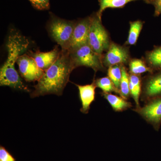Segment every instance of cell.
<instances>
[{
	"mask_svg": "<svg viewBox=\"0 0 161 161\" xmlns=\"http://www.w3.org/2000/svg\"><path fill=\"white\" fill-rule=\"evenodd\" d=\"M75 69L69 51L61 50L56 61L45 70L31 94L32 98L54 94L60 96L69 81L70 75Z\"/></svg>",
	"mask_w": 161,
	"mask_h": 161,
	"instance_id": "cell-1",
	"label": "cell"
},
{
	"mask_svg": "<svg viewBox=\"0 0 161 161\" xmlns=\"http://www.w3.org/2000/svg\"><path fill=\"white\" fill-rule=\"evenodd\" d=\"M6 43L8 56L0 70V85L29 92L15 69V64L20 54L27 49L29 41L19 33L15 32L9 35Z\"/></svg>",
	"mask_w": 161,
	"mask_h": 161,
	"instance_id": "cell-2",
	"label": "cell"
},
{
	"mask_svg": "<svg viewBox=\"0 0 161 161\" xmlns=\"http://www.w3.org/2000/svg\"><path fill=\"white\" fill-rule=\"evenodd\" d=\"M69 52L74 68L84 66L91 68L95 72L106 70L103 63V56L94 51L88 43Z\"/></svg>",
	"mask_w": 161,
	"mask_h": 161,
	"instance_id": "cell-3",
	"label": "cell"
},
{
	"mask_svg": "<svg viewBox=\"0 0 161 161\" xmlns=\"http://www.w3.org/2000/svg\"><path fill=\"white\" fill-rule=\"evenodd\" d=\"M90 17L88 44L94 51L103 56V54L108 49L112 42L109 35L97 13Z\"/></svg>",
	"mask_w": 161,
	"mask_h": 161,
	"instance_id": "cell-4",
	"label": "cell"
},
{
	"mask_svg": "<svg viewBox=\"0 0 161 161\" xmlns=\"http://www.w3.org/2000/svg\"><path fill=\"white\" fill-rule=\"evenodd\" d=\"M76 23L61 19H55L51 22L49 31L52 37L61 47L68 51Z\"/></svg>",
	"mask_w": 161,
	"mask_h": 161,
	"instance_id": "cell-5",
	"label": "cell"
},
{
	"mask_svg": "<svg viewBox=\"0 0 161 161\" xmlns=\"http://www.w3.org/2000/svg\"><path fill=\"white\" fill-rule=\"evenodd\" d=\"M148 124L158 131L161 125V96L151 99L143 106L132 109Z\"/></svg>",
	"mask_w": 161,
	"mask_h": 161,
	"instance_id": "cell-6",
	"label": "cell"
},
{
	"mask_svg": "<svg viewBox=\"0 0 161 161\" xmlns=\"http://www.w3.org/2000/svg\"><path fill=\"white\" fill-rule=\"evenodd\" d=\"M161 96V69L153 71L142 78L140 99L145 103Z\"/></svg>",
	"mask_w": 161,
	"mask_h": 161,
	"instance_id": "cell-7",
	"label": "cell"
},
{
	"mask_svg": "<svg viewBox=\"0 0 161 161\" xmlns=\"http://www.w3.org/2000/svg\"><path fill=\"white\" fill-rule=\"evenodd\" d=\"M129 47L111 42L108 49L103 56L104 66L108 68L115 65L129 64L131 60Z\"/></svg>",
	"mask_w": 161,
	"mask_h": 161,
	"instance_id": "cell-8",
	"label": "cell"
},
{
	"mask_svg": "<svg viewBox=\"0 0 161 161\" xmlns=\"http://www.w3.org/2000/svg\"><path fill=\"white\" fill-rule=\"evenodd\" d=\"M17 63L21 76L28 82L38 81L43 76L44 71L40 68L31 56L21 55Z\"/></svg>",
	"mask_w": 161,
	"mask_h": 161,
	"instance_id": "cell-9",
	"label": "cell"
},
{
	"mask_svg": "<svg viewBox=\"0 0 161 161\" xmlns=\"http://www.w3.org/2000/svg\"><path fill=\"white\" fill-rule=\"evenodd\" d=\"M90 23L91 17L81 20L76 23L68 51H71L88 43Z\"/></svg>",
	"mask_w": 161,
	"mask_h": 161,
	"instance_id": "cell-10",
	"label": "cell"
},
{
	"mask_svg": "<svg viewBox=\"0 0 161 161\" xmlns=\"http://www.w3.org/2000/svg\"><path fill=\"white\" fill-rule=\"evenodd\" d=\"M60 51L56 47L54 49L48 52H36L31 53L30 56L33 58L37 65L43 71L47 69L58 59Z\"/></svg>",
	"mask_w": 161,
	"mask_h": 161,
	"instance_id": "cell-11",
	"label": "cell"
},
{
	"mask_svg": "<svg viewBox=\"0 0 161 161\" xmlns=\"http://www.w3.org/2000/svg\"><path fill=\"white\" fill-rule=\"evenodd\" d=\"M76 86L79 91V97L81 104L80 112L84 114H87L89 111L91 105L95 100L96 85L93 81L90 84L86 85H76Z\"/></svg>",
	"mask_w": 161,
	"mask_h": 161,
	"instance_id": "cell-12",
	"label": "cell"
},
{
	"mask_svg": "<svg viewBox=\"0 0 161 161\" xmlns=\"http://www.w3.org/2000/svg\"><path fill=\"white\" fill-rule=\"evenodd\" d=\"M101 94L115 112H123L132 108V103L121 96L104 92H102Z\"/></svg>",
	"mask_w": 161,
	"mask_h": 161,
	"instance_id": "cell-13",
	"label": "cell"
},
{
	"mask_svg": "<svg viewBox=\"0 0 161 161\" xmlns=\"http://www.w3.org/2000/svg\"><path fill=\"white\" fill-rule=\"evenodd\" d=\"M130 96L134 100L136 108H140V99L142 92V78L141 75H135L129 73Z\"/></svg>",
	"mask_w": 161,
	"mask_h": 161,
	"instance_id": "cell-14",
	"label": "cell"
},
{
	"mask_svg": "<svg viewBox=\"0 0 161 161\" xmlns=\"http://www.w3.org/2000/svg\"><path fill=\"white\" fill-rule=\"evenodd\" d=\"M143 59L153 70L161 69V46L155 47L152 50L147 52Z\"/></svg>",
	"mask_w": 161,
	"mask_h": 161,
	"instance_id": "cell-15",
	"label": "cell"
},
{
	"mask_svg": "<svg viewBox=\"0 0 161 161\" xmlns=\"http://www.w3.org/2000/svg\"><path fill=\"white\" fill-rule=\"evenodd\" d=\"M129 73L141 75L146 72L152 73L153 71L147 65L144 59L133 58L130 60L129 64Z\"/></svg>",
	"mask_w": 161,
	"mask_h": 161,
	"instance_id": "cell-16",
	"label": "cell"
},
{
	"mask_svg": "<svg viewBox=\"0 0 161 161\" xmlns=\"http://www.w3.org/2000/svg\"><path fill=\"white\" fill-rule=\"evenodd\" d=\"M129 36L125 43V45H134L136 44L144 22L141 20L130 22Z\"/></svg>",
	"mask_w": 161,
	"mask_h": 161,
	"instance_id": "cell-17",
	"label": "cell"
},
{
	"mask_svg": "<svg viewBox=\"0 0 161 161\" xmlns=\"http://www.w3.org/2000/svg\"><path fill=\"white\" fill-rule=\"evenodd\" d=\"M139 0H99L100 8L97 14L101 19L102 14L107 8H123L128 3Z\"/></svg>",
	"mask_w": 161,
	"mask_h": 161,
	"instance_id": "cell-18",
	"label": "cell"
},
{
	"mask_svg": "<svg viewBox=\"0 0 161 161\" xmlns=\"http://www.w3.org/2000/svg\"><path fill=\"white\" fill-rule=\"evenodd\" d=\"M96 87L99 88L103 92L111 93L115 92L120 96V91L115 87V85L108 77L98 78L94 80Z\"/></svg>",
	"mask_w": 161,
	"mask_h": 161,
	"instance_id": "cell-19",
	"label": "cell"
},
{
	"mask_svg": "<svg viewBox=\"0 0 161 161\" xmlns=\"http://www.w3.org/2000/svg\"><path fill=\"white\" fill-rule=\"evenodd\" d=\"M122 78L120 83V96L128 100L130 96L129 73L125 65L122 66Z\"/></svg>",
	"mask_w": 161,
	"mask_h": 161,
	"instance_id": "cell-20",
	"label": "cell"
},
{
	"mask_svg": "<svg viewBox=\"0 0 161 161\" xmlns=\"http://www.w3.org/2000/svg\"><path fill=\"white\" fill-rule=\"evenodd\" d=\"M121 65H115L110 67L108 69V76L112 80L115 87L119 91L122 78Z\"/></svg>",
	"mask_w": 161,
	"mask_h": 161,
	"instance_id": "cell-21",
	"label": "cell"
},
{
	"mask_svg": "<svg viewBox=\"0 0 161 161\" xmlns=\"http://www.w3.org/2000/svg\"><path fill=\"white\" fill-rule=\"evenodd\" d=\"M33 6L37 9L43 10L49 7V0H29Z\"/></svg>",
	"mask_w": 161,
	"mask_h": 161,
	"instance_id": "cell-22",
	"label": "cell"
},
{
	"mask_svg": "<svg viewBox=\"0 0 161 161\" xmlns=\"http://www.w3.org/2000/svg\"><path fill=\"white\" fill-rule=\"evenodd\" d=\"M0 161H15V159L4 147L1 146Z\"/></svg>",
	"mask_w": 161,
	"mask_h": 161,
	"instance_id": "cell-23",
	"label": "cell"
},
{
	"mask_svg": "<svg viewBox=\"0 0 161 161\" xmlns=\"http://www.w3.org/2000/svg\"><path fill=\"white\" fill-rule=\"evenodd\" d=\"M155 8L154 15L158 16L161 14V0H155L152 3Z\"/></svg>",
	"mask_w": 161,
	"mask_h": 161,
	"instance_id": "cell-24",
	"label": "cell"
},
{
	"mask_svg": "<svg viewBox=\"0 0 161 161\" xmlns=\"http://www.w3.org/2000/svg\"><path fill=\"white\" fill-rule=\"evenodd\" d=\"M144 1H145V2H147V3H151V4H152L153 2H154L155 0H144Z\"/></svg>",
	"mask_w": 161,
	"mask_h": 161,
	"instance_id": "cell-25",
	"label": "cell"
}]
</instances>
